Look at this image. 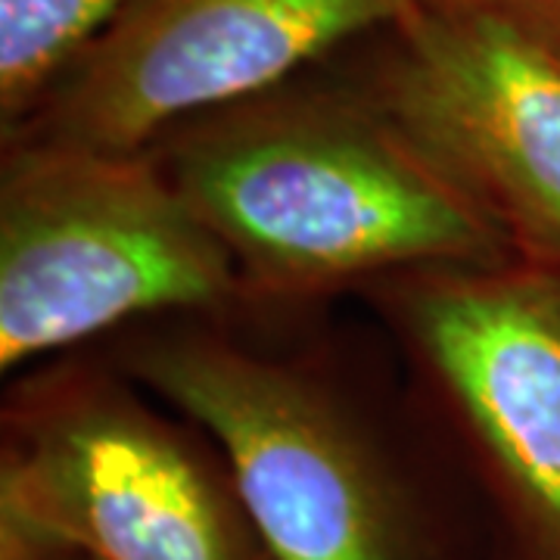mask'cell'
<instances>
[{"instance_id": "2", "label": "cell", "mask_w": 560, "mask_h": 560, "mask_svg": "<svg viewBox=\"0 0 560 560\" xmlns=\"http://www.w3.org/2000/svg\"><path fill=\"white\" fill-rule=\"evenodd\" d=\"M147 153L259 312L327 308L405 271L521 259L330 60L178 121Z\"/></svg>"}, {"instance_id": "8", "label": "cell", "mask_w": 560, "mask_h": 560, "mask_svg": "<svg viewBox=\"0 0 560 560\" xmlns=\"http://www.w3.org/2000/svg\"><path fill=\"white\" fill-rule=\"evenodd\" d=\"M131 0H0V135L47 91Z\"/></svg>"}, {"instance_id": "9", "label": "cell", "mask_w": 560, "mask_h": 560, "mask_svg": "<svg viewBox=\"0 0 560 560\" xmlns=\"http://www.w3.org/2000/svg\"><path fill=\"white\" fill-rule=\"evenodd\" d=\"M499 20L560 54V0H420Z\"/></svg>"}, {"instance_id": "5", "label": "cell", "mask_w": 560, "mask_h": 560, "mask_svg": "<svg viewBox=\"0 0 560 560\" xmlns=\"http://www.w3.org/2000/svg\"><path fill=\"white\" fill-rule=\"evenodd\" d=\"M359 300L474 486L495 560H560L558 268H423Z\"/></svg>"}, {"instance_id": "6", "label": "cell", "mask_w": 560, "mask_h": 560, "mask_svg": "<svg viewBox=\"0 0 560 560\" xmlns=\"http://www.w3.org/2000/svg\"><path fill=\"white\" fill-rule=\"evenodd\" d=\"M330 62L521 259L560 271V57L489 16L415 3Z\"/></svg>"}, {"instance_id": "7", "label": "cell", "mask_w": 560, "mask_h": 560, "mask_svg": "<svg viewBox=\"0 0 560 560\" xmlns=\"http://www.w3.org/2000/svg\"><path fill=\"white\" fill-rule=\"evenodd\" d=\"M420 0H131L0 140L147 150L178 121L256 97Z\"/></svg>"}, {"instance_id": "11", "label": "cell", "mask_w": 560, "mask_h": 560, "mask_svg": "<svg viewBox=\"0 0 560 560\" xmlns=\"http://www.w3.org/2000/svg\"><path fill=\"white\" fill-rule=\"evenodd\" d=\"M555 54H558V50H555ZM558 57H560V54H558Z\"/></svg>"}, {"instance_id": "10", "label": "cell", "mask_w": 560, "mask_h": 560, "mask_svg": "<svg viewBox=\"0 0 560 560\" xmlns=\"http://www.w3.org/2000/svg\"><path fill=\"white\" fill-rule=\"evenodd\" d=\"M0 560H94L66 541L0 514Z\"/></svg>"}, {"instance_id": "1", "label": "cell", "mask_w": 560, "mask_h": 560, "mask_svg": "<svg viewBox=\"0 0 560 560\" xmlns=\"http://www.w3.org/2000/svg\"><path fill=\"white\" fill-rule=\"evenodd\" d=\"M200 423L278 560H495L480 499L374 320L172 315L97 342Z\"/></svg>"}, {"instance_id": "3", "label": "cell", "mask_w": 560, "mask_h": 560, "mask_svg": "<svg viewBox=\"0 0 560 560\" xmlns=\"http://www.w3.org/2000/svg\"><path fill=\"white\" fill-rule=\"evenodd\" d=\"M237 265L147 150L0 140V371L172 315L249 312Z\"/></svg>"}, {"instance_id": "4", "label": "cell", "mask_w": 560, "mask_h": 560, "mask_svg": "<svg viewBox=\"0 0 560 560\" xmlns=\"http://www.w3.org/2000/svg\"><path fill=\"white\" fill-rule=\"evenodd\" d=\"M0 514L94 560H278L219 442L97 346L10 377Z\"/></svg>"}]
</instances>
